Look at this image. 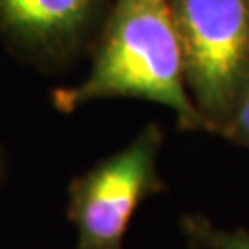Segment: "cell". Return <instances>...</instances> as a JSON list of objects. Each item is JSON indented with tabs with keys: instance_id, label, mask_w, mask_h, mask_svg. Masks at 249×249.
<instances>
[{
	"instance_id": "cell-5",
	"label": "cell",
	"mask_w": 249,
	"mask_h": 249,
	"mask_svg": "<svg viewBox=\"0 0 249 249\" xmlns=\"http://www.w3.org/2000/svg\"><path fill=\"white\" fill-rule=\"evenodd\" d=\"M181 231L192 249H249V229L220 227L201 214L183 216Z\"/></svg>"
},
{
	"instance_id": "cell-4",
	"label": "cell",
	"mask_w": 249,
	"mask_h": 249,
	"mask_svg": "<svg viewBox=\"0 0 249 249\" xmlns=\"http://www.w3.org/2000/svg\"><path fill=\"white\" fill-rule=\"evenodd\" d=\"M113 0H0V37L45 69L63 67L96 39Z\"/></svg>"
},
{
	"instance_id": "cell-2",
	"label": "cell",
	"mask_w": 249,
	"mask_h": 249,
	"mask_svg": "<svg viewBox=\"0 0 249 249\" xmlns=\"http://www.w3.org/2000/svg\"><path fill=\"white\" fill-rule=\"evenodd\" d=\"M190 96L222 131L249 85V0H170Z\"/></svg>"
},
{
	"instance_id": "cell-1",
	"label": "cell",
	"mask_w": 249,
	"mask_h": 249,
	"mask_svg": "<svg viewBox=\"0 0 249 249\" xmlns=\"http://www.w3.org/2000/svg\"><path fill=\"white\" fill-rule=\"evenodd\" d=\"M111 98L159 104L176 115L179 129L211 133L188 92L170 0H113L87 76L52 94L61 113Z\"/></svg>"
},
{
	"instance_id": "cell-3",
	"label": "cell",
	"mask_w": 249,
	"mask_h": 249,
	"mask_svg": "<svg viewBox=\"0 0 249 249\" xmlns=\"http://www.w3.org/2000/svg\"><path fill=\"white\" fill-rule=\"evenodd\" d=\"M164 135L148 124L129 144L72 179L69 220L76 227V249H124L139 207L164 192L157 160Z\"/></svg>"
},
{
	"instance_id": "cell-6",
	"label": "cell",
	"mask_w": 249,
	"mask_h": 249,
	"mask_svg": "<svg viewBox=\"0 0 249 249\" xmlns=\"http://www.w3.org/2000/svg\"><path fill=\"white\" fill-rule=\"evenodd\" d=\"M222 137L229 139L231 142L238 144L249 150V85L240 94L231 116L227 118L225 125L220 131Z\"/></svg>"
}]
</instances>
